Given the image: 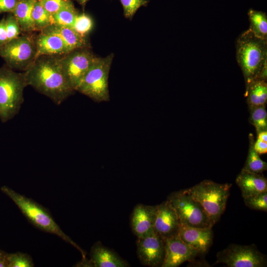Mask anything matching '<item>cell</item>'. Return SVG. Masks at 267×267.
I'll return each mask as SVG.
<instances>
[{"instance_id": "obj_1", "label": "cell", "mask_w": 267, "mask_h": 267, "mask_svg": "<svg viewBox=\"0 0 267 267\" xmlns=\"http://www.w3.org/2000/svg\"><path fill=\"white\" fill-rule=\"evenodd\" d=\"M61 56H39L25 71L28 86L56 105L61 104L75 91L63 71Z\"/></svg>"}, {"instance_id": "obj_2", "label": "cell", "mask_w": 267, "mask_h": 267, "mask_svg": "<svg viewBox=\"0 0 267 267\" xmlns=\"http://www.w3.org/2000/svg\"><path fill=\"white\" fill-rule=\"evenodd\" d=\"M0 190L15 203L33 226L44 232L57 236L76 248L81 253L82 258H86V252L63 231L48 209L7 186H2Z\"/></svg>"}, {"instance_id": "obj_3", "label": "cell", "mask_w": 267, "mask_h": 267, "mask_svg": "<svg viewBox=\"0 0 267 267\" xmlns=\"http://www.w3.org/2000/svg\"><path fill=\"white\" fill-rule=\"evenodd\" d=\"M236 59L247 86L255 80L267 61V39L257 37L249 29L238 37Z\"/></svg>"}, {"instance_id": "obj_4", "label": "cell", "mask_w": 267, "mask_h": 267, "mask_svg": "<svg viewBox=\"0 0 267 267\" xmlns=\"http://www.w3.org/2000/svg\"><path fill=\"white\" fill-rule=\"evenodd\" d=\"M28 86L25 72H18L5 64L0 67V120L7 122L19 112Z\"/></svg>"}, {"instance_id": "obj_5", "label": "cell", "mask_w": 267, "mask_h": 267, "mask_svg": "<svg viewBox=\"0 0 267 267\" xmlns=\"http://www.w3.org/2000/svg\"><path fill=\"white\" fill-rule=\"evenodd\" d=\"M232 184L218 183L204 180L186 189L191 196L202 207L214 225L223 213Z\"/></svg>"}, {"instance_id": "obj_6", "label": "cell", "mask_w": 267, "mask_h": 267, "mask_svg": "<svg viewBox=\"0 0 267 267\" xmlns=\"http://www.w3.org/2000/svg\"><path fill=\"white\" fill-rule=\"evenodd\" d=\"M114 56L111 53L105 57L96 56L75 90L95 102L109 101L108 77Z\"/></svg>"}, {"instance_id": "obj_7", "label": "cell", "mask_w": 267, "mask_h": 267, "mask_svg": "<svg viewBox=\"0 0 267 267\" xmlns=\"http://www.w3.org/2000/svg\"><path fill=\"white\" fill-rule=\"evenodd\" d=\"M31 33L19 36L0 48V57L14 71H26L36 59L35 36Z\"/></svg>"}, {"instance_id": "obj_8", "label": "cell", "mask_w": 267, "mask_h": 267, "mask_svg": "<svg viewBox=\"0 0 267 267\" xmlns=\"http://www.w3.org/2000/svg\"><path fill=\"white\" fill-rule=\"evenodd\" d=\"M181 224L196 227H212L213 224L201 205L186 189L174 192L167 199Z\"/></svg>"}, {"instance_id": "obj_9", "label": "cell", "mask_w": 267, "mask_h": 267, "mask_svg": "<svg viewBox=\"0 0 267 267\" xmlns=\"http://www.w3.org/2000/svg\"><path fill=\"white\" fill-rule=\"evenodd\" d=\"M217 263L229 267H264L267 266V256L254 244H230L217 253Z\"/></svg>"}, {"instance_id": "obj_10", "label": "cell", "mask_w": 267, "mask_h": 267, "mask_svg": "<svg viewBox=\"0 0 267 267\" xmlns=\"http://www.w3.org/2000/svg\"><path fill=\"white\" fill-rule=\"evenodd\" d=\"M96 57L90 47L75 49L61 56L62 68L75 90Z\"/></svg>"}, {"instance_id": "obj_11", "label": "cell", "mask_w": 267, "mask_h": 267, "mask_svg": "<svg viewBox=\"0 0 267 267\" xmlns=\"http://www.w3.org/2000/svg\"><path fill=\"white\" fill-rule=\"evenodd\" d=\"M137 255L143 265L161 267L165 258V240L154 230L145 236L138 237L136 242Z\"/></svg>"}, {"instance_id": "obj_12", "label": "cell", "mask_w": 267, "mask_h": 267, "mask_svg": "<svg viewBox=\"0 0 267 267\" xmlns=\"http://www.w3.org/2000/svg\"><path fill=\"white\" fill-rule=\"evenodd\" d=\"M165 254L161 267H178L186 261H192L199 255L177 234L165 239Z\"/></svg>"}, {"instance_id": "obj_13", "label": "cell", "mask_w": 267, "mask_h": 267, "mask_svg": "<svg viewBox=\"0 0 267 267\" xmlns=\"http://www.w3.org/2000/svg\"><path fill=\"white\" fill-rule=\"evenodd\" d=\"M180 224L175 211L167 200L156 205L154 230L164 240L178 234Z\"/></svg>"}, {"instance_id": "obj_14", "label": "cell", "mask_w": 267, "mask_h": 267, "mask_svg": "<svg viewBox=\"0 0 267 267\" xmlns=\"http://www.w3.org/2000/svg\"><path fill=\"white\" fill-rule=\"evenodd\" d=\"M178 234L186 245L199 255L206 254L213 243L212 227H196L180 224Z\"/></svg>"}, {"instance_id": "obj_15", "label": "cell", "mask_w": 267, "mask_h": 267, "mask_svg": "<svg viewBox=\"0 0 267 267\" xmlns=\"http://www.w3.org/2000/svg\"><path fill=\"white\" fill-rule=\"evenodd\" d=\"M156 206L137 204L131 216V227L134 234L141 237L154 231Z\"/></svg>"}, {"instance_id": "obj_16", "label": "cell", "mask_w": 267, "mask_h": 267, "mask_svg": "<svg viewBox=\"0 0 267 267\" xmlns=\"http://www.w3.org/2000/svg\"><path fill=\"white\" fill-rule=\"evenodd\" d=\"M37 48L36 58L42 55L59 56L64 55L70 50L59 36L40 32L35 37Z\"/></svg>"}, {"instance_id": "obj_17", "label": "cell", "mask_w": 267, "mask_h": 267, "mask_svg": "<svg viewBox=\"0 0 267 267\" xmlns=\"http://www.w3.org/2000/svg\"><path fill=\"white\" fill-rule=\"evenodd\" d=\"M235 181L240 189L243 198L267 192V180L261 174L250 172L242 169Z\"/></svg>"}, {"instance_id": "obj_18", "label": "cell", "mask_w": 267, "mask_h": 267, "mask_svg": "<svg viewBox=\"0 0 267 267\" xmlns=\"http://www.w3.org/2000/svg\"><path fill=\"white\" fill-rule=\"evenodd\" d=\"M90 260L93 267H127L128 263L100 242H95L90 251Z\"/></svg>"}, {"instance_id": "obj_19", "label": "cell", "mask_w": 267, "mask_h": 267, "mask_svg": "<svg viewBox=\"0 0 267 267\" xmlns=\"http://www.w3.org/2000/svg\"><path fill=\"white\" fill-rule=\"evenodd\" d=\"M40 32L51 33L59 36L66 44L70 51L79 48L90 47L87 37L79 35L72 28L53 24Z\"/></svg>"}, {"instance_id": "obj_20", "label": "cell", "mask_w": 267, "mask_h": 267, "mask_svg": "<svg viewBox=\"0 0 267 267\" xmlns=\"http://www.w3.org/2000/svg\"><path fill=\"white\" fill-rule=\"evenodd\" d=\"M36 0H19L12 12L16 18L23 33H32L35 31L32 19V11Z\"/></svg>"}, {"instance_id": "obj_21", "label": "cell", "mask_w": 267, "mask_h": 267, "mask_svg": "<svg viewBox=\"0 0 267 267\" xmlns=\"http://www.w3.org/2000/svg\"><path fill=\"white\" fill-rule=\"evenodd\" d=\"M245 94L249 107L266 105L267 101V81L254 80L246 86Z\"/></svg>"}, {"instance_id": "obj_22", "label": "cell", "mask_w": 267, "mask_h": 267, "mask_svg": "<svg viewBox=\"0 0 267 267\" xmlns=\"http://www.w3.org/2000/svg\"><path fill=\"white\" fill-rule=\"evenodd\" d=\"M249 30L257 37L267 39V16L266 13L253 9L249 10Z\"/></svg>"}, {"instance_id": "obj_23", "label": "cell", "mask_w": 267, "mask_h": 267, "mask_svg": "<svg viewBox=\"0 0 267 267\" xmlns=\"http://www.w3.org/2000/svg\"><path fill=\"white\" fill-rule=\"evenodd\" d=\"M79 13L73 2L52 15L53 24L73 28Z\"/></svg>"}, {"instance_id": "obj_24", "label": "cell", "mask_w": 267, "mask_h": 267, "mask_svg": "<svg viewBox=\"0 0 267 267\" xmlns=\"http://www.w3.org/2000/svg\"><path fill=\"white\" fill-rule=\"evenodd\" d=\"M32 19L36 31L40 32L53 24L52 15L45 9L38 0H36L33 7Z\"/></svg>"}, {"instance_id": "obj_25", "label": "cell", "mask_w": 267, "mask_h": 267, "mask_svg": "<svg viewBox=\"0 0 267 267\" xmlns=\"http://www.w3.org/2000/svg\"><path fill=\"white\" fill-rule=\"evenodd\" d=\"M254 141L250 138L248 154L243 169L254 173L261 174L267 169V164L260 157V155L255 150Z\"/></svg>"}, {"instance_id": "obj_26", "label": "cell", "mask_w": 267, "mask_h": 267, "mask_svg": "<svg viewBox=\"0 0 267 267\" xmlns=\"http://www.w3.org/2000/svg\"><path fill=\"white\" fill-rule=\"evenodd\" d=\"M250 122L253 125L257 133L267 131V112L266 105L250 107Z\"/></svg>"}, {"instance_id": "obj_27", "label": "cell", "mask_w": 267, "mask_h": 267, "mask_svg": "<svg viewBox=\"0 0 267 267\" xmlns=\"http://www.w3.org/2000/svg\"><path fill=\"white\" fill-rule=\"evenodd\" d=\"M7 267H33V260L27 253L17 252L8 253L6 257Z\"/></svg>"}, {"instance_id": "obj_28", "label": "cell", "mask_w": 267, "mask_h": 267, "mask_svg": "<svg viewBox=\"0 0 267 267\" xmlns=\"http://www.w3.org/2000/svg\"><path fill=\"white\" fill-rule=\"evenodd\" d=\"M93 27V21L88 14L79 13L76 17L73 29L79 35L87 37Z\"/></svg>"}, {"instance_id": "obj_29", "label": "cell", "mask_w": 267, "mask_h": 267, "mask_svg": "<svg viewBox=\"0 0 267 267\" xmlns=\"http://www.w3.org/2000/svg\"><path fill=\"white\" fill-rule=\"evenodd\" d=\"M123 8L125 18L131 20L138 9L142 6H146L148 0H119Z\"/></svg>"}, {"instance_id": "obj_30", "label": "cell", "mask_w": 267, "mask_h": 267, "mask_svg": "<svg viewBox=\"0 0 267 267\" xmlns=\"http://www.w3.org/2000/svg\"><path fill=\"white\" fill-rule=\"evenodd\" d=\"M245 204L249 208L267 212V192L244 198Z\"/></svg>"}, {"instance_id": "obj_31", "label": "cell", "mask_w": 267, "mask_h": 267, "mask_svg": "<svg viewBox=\"0 0 267 267\" xmlns=\"http://www.w3.org/2000/svg\"><path fill=\"white\" fill-rule=\"evenodd\" d=\"M5 18L8 42L19 37L23 32L16 18L12 13H8Z\"/></svg>"}, {"instance_id": "obj_32", "label": "cell", "mask_w": 267, "mask_h": 267, "mask_svg": "<svg viewBox=\"0 0 267 267\" xmlns=\"http://www.w3.org/2000/svg\"><path fill=\"white\" fill-rule=\"evenodd\" d=\"M45 9L52 15L73 3V0H38Z\"/></svg>"}, {"instance_id": "obj_33", "label": "cell", "mask_w": 267, "mask_h": 267, "mask_svg": "<svg viewBox=\"0 0 267 267\" xmlns=\"http://www.w3.org/2000/svg\"><path fill=\"white\" fill-rule=\"evenodd\" d=\"M19 0H0V14L12 13Z\"/></svg>"}, {"instance_id": "obj_34", "label": "cell", "mask_w": 267, "mask_h": 267, "mask_svg": "<svg viewBox=\"0 0 267 267\" xmlns=\"http://www.w3.org/2000/svg\"><path fill=\"white\" fill-rule=\"evenodd\" d=\"M7 42L5 18L3 17L0 20V48Z\"/></svg>"}, {"instance_id": "obj_35", "label": "cell", "mask_w": 267, "mask_h": 267, "mask_svg": "<svg viewBox=\"0 0 267 267\" xmlns=\"http://www.w3.org/2000/svg\"><path fill=\"white\" fill-rule=\"evenodd\" d=\"M255 150L259 154H266L267 152V142L257 138L253 145Z\"/></svg>"}, {"instance_id": "obj_36", "label": "cell", "mask_w": 267, "mask_h": 267, "mask_svg": "<svg viewBox=\"0 0 267 267\" xmlns=\"http://www.w3.org/2000/svg\"><path fill=\"white\" fill-rule=\"evenodd\" d=\"M78 267H93V264L90 259H88L86 258H82V259L77 263L74 266Z\"/></svg>"}, {"instance_id": "obj_37", "label": "cell", "mask_w": 267, "mask_h": 267, "mask_svg": "<svg viewBox=\"0 0 267 267\" xmlns=\"http://www.w3.org/2000/svg\"><path fill=\"white\" fill-rule=\"evenodd\" d=\"M7 253L0 249V267H7Z\"/></svg>"}, {"instance_id": "obj_38", "label": "cell", "mask_w": 267, "mask_h": 267, "mask_svg": "<svg viewBox=\"0 0 267 267\" xmlns=\"http://www.w3.org/2000/svg\"><path fill=\"white\" fill-rule=\"evenodd\" d=\"M257 134V138L267 142V131H262Z\"/></svg>"}, {"instance_id": "obj_39", "label": "cell", "mask_w": 267, "mask_h": 267, "mask_svg": "<svg viewBox=\"0 0 267 267\" xmlns=\"http://www.w3.org/2000/svg\"><path fill=\"white\" fill-rule=\"evenodd\" d=\"M76 0L83 8V11L88 1L89 0Z\"/></svg>"}]
</instances>
